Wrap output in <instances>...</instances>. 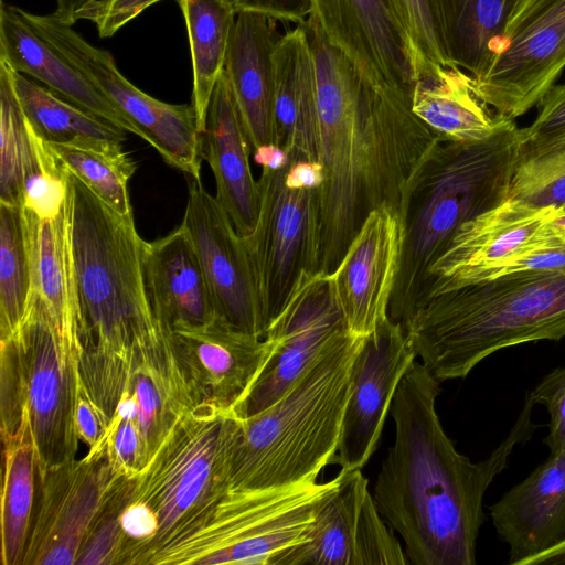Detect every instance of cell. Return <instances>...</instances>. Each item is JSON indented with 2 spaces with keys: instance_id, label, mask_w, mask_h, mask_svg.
<instances>
[{
  "instance_id": "cell-22",
  "label": "cell",
  "mask_w": 565,
  "mask_h": 565,
  "mask_svg": "<svg viewBox=\"0 0 565 565\" xmlns=\"http://www.w3.org/2000/svg\"><path fill=\"white\" fill-rule=\"evenodd\" d=\"M493 526L509 546V564L525 562L565 539V449L550 454L490 508Z\"/></svg>"
},
{
  "instance_id": "cell-18",
  "label": "cell",
  "mask_w": 565,
  "mask_h": 565,
  "mask_svg": "<svg viewBox=\"0 0 565 565\" xmlns=\"http://www.w3.org/2000/svg\"><path fill=\"white\" fill-rule=\"evenodd\" d=\"M181 225L194 244L216 313L235 327L265 338L267 324L259 310L242 236L199 179L189 177Z\"/></svg>"
},
{
  "instance_id": "cell-47",
  "label": "cell",
  "mask_w": 565,
  "mask_h": 565,
  "mask_svg": "<svg viewBox=\"0 0 565 565\" xmlns=\"http://www.w3.org/2000/svg\"><path fill=\"white\" fill-rule=\"evenodd\" d=\"M323 166L316 160H296L286 169L284 183L291 190L320 189L324 182Z\"/></svg>"
},
{
  "instance_id": "cell-30",
  "label": "cell",
  "mask_w": 565,
  "mask_h": 565,
  "mask_svg": "<svg viewBox=\"0 0 565 565\" xmlns=\"http://www.w3.org/2000/svg\"><path fill=\"white\" fill-rule=\"evenodd\" d=\"M11 77L24 117L47 143L105 152L122 150L125 130L72 104L12 68Z\"/></svg>"
},
{
  "instance_id": "cell-34",
  "label": "cell",
  "mask_w": 565,
  "mask_h": 565,
  "mask_svg": "<svg viewBox=\"0 0 565 565\" xmlns=\"http://www.w3.org/2000/svg\"><path fill=\"white\" fill-rule=\"evenodd\" d=\"M415 83L451 60L444 0H384Z\"/></svg>"
},
{
  "instance_id": "cell-31",
  "label": "cell",
  "mask_w": 565,
  "mask_h": 565,
  "mask_svg": "<svg viewBox=\"0 0 565 565\" xmlns=\"http://www.w3.org/2000/svg\"><path fill=\"white\" fill-rule=\"evenodd\" d=\"M3 482L1 492V563L22 565L33 519L36 454L25 408L19 428L1 433Z\"/></svg>"
},
{
  "instance_id": "cell-8",
  "label": "cell",
  "mask_w": 565,
  "mask_h": 565,
  "mask_svg": "<svg viewBox=\"0 0 565 565\" xmlns=\"http://www.w3.org/2000/svg\"><path fill=\"white\" fill-rule=\"evenodd\" d=\"M276 489L228 491L206 524L161 550L150 565H279L305 543L316 514L342 479Z\"/></svg>"
},
{
  "instance_id": "cell-40",
  "label": "cell",
  "mask_w": 565,
  "mask_h": 565,
  "mask_svg": "<svg viewBox=\"0 0 565 565\" xmlns=\"http://www.w3.org/2000/svg\"><path fill=\"white\" fill-rule=\"evenodd\" d=\"M132 479L124 477L96 520L77 558L78 565H119L125 535L120 515L131 497Z\"/></svg>"
},
{
  "instance_id": "cell-50",
  "label": "cell",
  "mask_w": 565,
  "mask_h": 565,
  "mask_svg": "<svg viewBox=\"0 0 565 565\" xmlns=\"http://www.w3.org/2000/svg\"><path fill=\"white\" fill-rule=\"evenodd\" d=\"M565 564V539L551 548L529 558L524 565Z\"/></svg>"
},
{
  "instance_id": "cell-9",
  "label": "cell",
  "mask_w": 565,
  "mask_h": 565,
  "mask_svg": "<svg viewBox=\"0 0 565 565\" xmlns=\"http://www.w3.org/2000/svg\"><path fill=\"white\" fill-rule=\"evenodd\" d=\"M15 341L24 408L36 454V473L76 458L75 396L78 359L62 339L42 297L32 289ZM9 339V338H8Z\"/></svg>"
},
{
  "instance_id": "cell-7",
  "label": "cell",
  "mask_w": 565,
  "mask_h": 565,
  "mask_svg": "<svg viewBox=\"0 0 565 565\" xmlns=\"http://www.w3.org/2000/svg\"><path fill=\"white\" fill-rule=\"evenodd\" d=\"M241 417L203 402L183 415L145 469L134 477L131 501L157 519V535L140 565L202 529L230 491Z\"/></svg>"
},
{
  "instance_id": "cell-16",
  "label": "cell",
  "mask_w": 565,
  "mask_h": 565,
  "mask_svg": "<svg viewBox=\"0 0 565 565\" xmlns=\"http://www.w3.org/2000/svg\"><path fill=\"white\" fill-rule=\"evenodd\" d=\"M401 322L390 317L363 338L352 366L351 391L333 465L362 469L377 448L396 390L416 361Z\"/></svg>"
},
{
  "instance_id": "cell-35",
  "label": "cell",
  "mask_w": 565,
  "mask_h": 565,
  "mask_svg": "<svg viewBox=\"0 0 565 565\" xmlns=\"http://www.w3.org/2000/svg\"><path fill=\"white\" fill-rule=\"evenodd\" d=\"M32 289L23 209L0 202V340L18 331Z\"/></svg>"
},
{
  "instance_id": "cell-23",
  "label": "cell",
  "mask_w": 565,
  "mask_h": 565,
  "mask_svg": "<svg viewBox=\"0 0 565 565\" xmlns=\"http://www.w3.org/2000/svg\"><path fill=\"white\" fill-rule=\"evenodd\" d=\"M246 137L225 72L218 77L202 132V158L216 183V200L241 236L249 235L259 212V186L253 177Z\"/></svg>"
},
{
  "instance_id": "cell-29",
  "label": "cell",
  "mask_w": 565,
  "mask_h": 565,
  "mask_svg": "<svg viewBox=\"0 0 565 565\" xmlns=\"http://www.w3.org/2000/svg\"><path fill=\"white\" fill-rule=\"evenodd\" d=\"M411 108L438 137L457 142L488 139L507 120L478 97L472 77L458 66H439L417 79Z\"/></svg>"
},
{
  "instance_id": "cell-45",
  "label": "cell",
  "mask_w": 565,
  "mask_h": 565,
  "mask_svg": "<svg viewBox=\"0 0 565 565\" xmlns=\"http://www.w3.org/2000/svg\"><path fill=\"white\" fill-rule=\"evenodd\" d=\"M533 122L521 128V147L537 143L565 129V83L554 85L539 104Z\"/></svg>"
},
{
  "instance_id": "cell-27",
  "label": "cell",
  "mask_w": 565,
  "mask_h": 565,
  "mask_svg": "<svg viewBox=\"0 0 565 565\" xmlns=\"http://www.w3.org/2000/svg\"><path fill=\"white\" fill-rule=\"evenodd\" d=\"M23 216L33 289L46 303L62 339L78 359L81 307L70 192L55 218L40 220L24 209Z\"/></svg>"
},
{
  "instance_id": "cell-17",
  "label": "cell",
  "mask_w": 565,
  "mask_h": 565,
  "mask_svg": "<svg viewBox=\"0 0 565 565\" xmlns=\"http://www.w3.org/2000/svg\"><path fill=\"white\" fill-rule=\"evenodd\" d=\"M124 393L138 407L141 472L177 422L203 403L172 328L154 313L134 335Z\"/></svg>"
},
{
  "instance_id": "cell-51",
  "label": "cell",
  "mask_w": 565,
  "mask_h": 565,
  "mask_svg": "<svg viewBox=\"0 0 565 565\" xmlns=\"http://www.w3.org/2000/svg\"><path fill=\"white\" fill-rule=\"evenodd\" d=\"M562 225L565 226V205H564V216H563V220H562Z\"/></svg>"
},
{
  "instance_id": "cell-48",
  "label": "cell",
  "mask_w": 565,
  "mask_h": 565,
  "mask_svg": "<svg viewBox=\"0 0 565 565\" xmlns=\"http://www.w3.org/2000/svg\"><path fill=\"white\" fill-rule=\"evenodd\" d=\"M254 161L265 169L282 170L290 163L289 153L277 143H266L253 150Z\"/></svg>"
},
{
  "instance_id": "cell-36",
  "label": "cell",
  "mask_w": 565,
  "mask_h": 565,
  "mask_svg": "<svg viewBox=\"0 0 565 565\" xmlns=\"http://www.w3.org/2000/svg\"><path fill=\"white\" fill-rule=\"evenodd\" d=\"M509 198L535 206L565 205V129L520 147Z\"/></svg>"
},
{
  "instance_id": "cell-19",
  "label": "cell",
  "mask_w": 565,
  "mask_h": 565,
  "mask_svg": "<svg viewBox=\"0 0 565 565\" xmlns=\"http://www.w3.org/2000/svg\"><path fill=\"white\" fill-rule=\"evenodd\" d=\"M404 239L402 217L379 207L364 220L331 273L348 330L366 337L386 320L398 276Z\"/></svg>"
},
{
  "instance_id": "cell-39",
  "label": "cell",
  "mask_w": 565,
  "mask_h": 565,
  "mask_svg": "<svg viewBox=\"0 0 565 565\" xmlns=\"http://www.w3.org/2000/svg\"><path fill=\"white\" fill-rule=\"evenodd\" d=\"M26 126L30 145L23 168L22 207L40 220H53L68 198L70 172L28 120Z\"/></svg>"
},
{
  "instance_id": "cell-1",
  "label": "cell",
  "mask_w": 565,
  "mask_h": 565,
  "mask_svg": "<svg viewBox=\"0 0 565 565\" xmlns=\"http://www.w3.org/2000/svg\"><path fill=\"white\" fill-rule=\"evenodd\" d=\"M306 26L316 65L311 160L318 189V269L332 273L367 215L390 207L404 220L415 179L440 139L411 99L371 88L316 22Z\"/></svg>"
},
{
  "instance_id": "cell-2",
  "label": "cell",
  "mask_w": 565,
  "mask_h": 565,
  "mask_svg": "<svg viewBox=\"0 0 565 565\" xmlns=\"http://www.w3.org/2000/svg\"><path fill=\"white\" fill-rule=\"evenodd\" d=\"M440 381L414 362L394 395V444L374 483L375 504L404 543L414 565H475L484 521L483 498L514 447L530 440L533 401L527 395L505 438L487 459L472 462L448 437L436 411Z\"/></svg>"
},
{
  "instance_id": "cell-11",
  "label": "cell",
  "mask_w": 565,
  "mask_h": 565,
  "mask_svg": "<svg viewBox=\"0 0 565 565\" xmlns=\"http://www.w3.org/2000/svg\"><path fill=\"white\" fill-rule=\"evenodd\" d=\"M565 70V0H518L503 45L478 97L501 119L515 120L542 102Z\"/></svg>"
},
{
  "instance_id": "cell-13",
  "label": "cell",
  "mask_w": 565,
  "mask_h": 565,
  "mask_svg": "<svg viewBox=\"0 0 565 565\" xmlns=\"http://www.w3.org/2000/svg\"><path fill=\"white\" fill-rule=\"evenodd\" d=\"M124 476L107 448L70 459L38 476L40 498L22 565H73Z\"/></svg>"
},
{
  "instance_id": "cell-10",
  "label": "cell",
  "mask_w": 565,
  "mask_h": 565,
  "mask_svg": "<svg viewBox=\"0 0 565 565\" xmlns=\"http://www.w3.org/2000/svg\"><path fill=\"white\" fill-rule=\"evenodd\" d=\"M286 169H262L256 226L242 236L267 329L300 273L318 271V190L288 189Z\"/></svg>"
},
{
  "instance_id": "cell-37",
  "label": "cell",
  "mask_w": 565,
  "mask_h": 565,
  "mask_svg": "<svg viewBox=\"0 0 565 565\" xmlns=\"http://www.w3.org/2000/svg\"><path fill=\"white\" fill-rule=\"evenodd\" d=\"M49 145L66 169L111 210L122 216L134 215L128 181L136 163L126 152Z\"/></svg>"
},
{
  "instance_id": "cell-15",
  "label": "cell",
  "mask_w": 565,
  "mask_h": 565,
  "mask_svg": "<svg viewBox=\"0 0 565 565\" xmlns=\"http://www.w3.org/2000/svg\"><path fill=\"white\" fill-rule=\"evenodd\" d=\"M342 472L339 486L319 508L307 541L279 565L409 564L361 469Z\"/></svg>"
},
{
  "instance_id": "cell-26",
  "label": "cell",
  "mask_w": 565,
  "mask_h": 565,
  "mask_svg": "<svg viewBox=\"0 0 565 565\" xmlns=\"http://www.w3.org/2000/svg\"><path fill=\"white\" fill-rule=\"evenodd\" d=\"M143 275L152 312L171 328L202 324L217 315L196 249L182 225L145 242Z\"/></svg>"
},
{
  "instance_id": "cell-49",
  "label": "cell",
  "mask_w": 565,
  "mask_h": 565,
  "mask_svg": "<svg viewBox=\"0 0 565 565\" xmlns=\"http://www.w3.org/2000/svg\"><path fill=\"white\" fill-rule=\"evenodd\" d=\"M95 0H55L54 14L64 23L74 25L76 14Z\"/></svg>"
},
{
  "instance_id": "cell-41",
  "label": "cell",
  "mask_w": 565,
  "mask_h": 565,
  "mask_svg": "<svg viewBox=\"0 0 565 565\" xmlns=\"http://www.w3.org/2000/svg\"><path fill=\"white\" fill-rule=\"evenodd\" d=\"M1 347V433H14L22 420L24 401L21 364L13 338L0 340Z\"/></svg>"
},
{
  "instance_id": "cell-4",
  "label": "cell",
  "mask_w": 565,
  "mask_h": 565,
  "mask_svg": "<svg viewBox=\"0 0 565 565\" xmlns=\"http://www.w3.org/2000/svg\"><path fill=\"white\" fill-rule=\"evenodd\" d=\"M403 327L435 379H465L502 349L565 338V269L504 275L431 296Z\"/></svg>"
},
{
  "instance_id": "cell-25",
  "label": "cell",
  "mask_w": 565,
  "mask_h": 565,
  "mask_svg": "<svg viewBox=\"0 0 565 565\" xmlns=\"http://www.w3.org/2000/svg\"><path fill=\"white\" fill-rule=\"evenodd\" d=\"M0 60L72 104L138 136L134 125L110 100L32 29L21 8L4 0H0Z\"/></svg>"
},
{
  "instance_id": "cell-6",
  "label": "cell",
  "mask_w": 565,
  "mask_h": 565,
  "mask_svg": "<svg viewBox=\"0 0 565 565\" xmlns=\"http://www.w3.org/2000/svg\"><path fill=\"white\" fill-rule=\"evenodd\" d=\"M521 142L514 120L481 141L438 140L408 194L392 320L403 324L420 303L430 266L460 226L509 198Z\"/></svg>"
},
{
  "instance_id": "cell-43",
  "label": "cell",
  "mask_w": 565,
  "mask_h": 565,
  "mask_svg": "<svg viewBox=\"0 0 565 565\" xmlns=\"http://www.w3.org/2000/svg\"><path fill=\"white\" fill-rule=\"evenodd\" d=\"M107 454L116 472L134 478L140 472V438L136 419L115 414L107 434Z\"/></svg>"
},
{
  "instance_id": "cell-3",
  "label": "cell",
  "mask_w": 565,
  "mask_h": 565,
  "mask_svg": "<svg viewBox=\"0 0 565 565\" xmlns=\"http://www.w3.org/2000/svg\"><path fill=\"white\" fill-rule=\"evenodd\" d=\"M68 192L81 307L79 373L111 418L127 384L134 335L153 317L145 241L134 215L116 213L71 172Z\"/></svg>"
},
{
  "instance_id": "cell-21",
  "label": "cell",
  "mask_w": 565,
  "mask_h": 565,
  "mask_svg": "<svg viewBox=\"0 0 565 565\" xmlns=\"http://www.w3.org/2000/svg\"><path fill=\"white\" fill-rule=\"evenodd\" d=\"M203 402L233 411L242 404L273 349L220 315L202 324L172 328Z\"/></svg>"
},
{
  "instance_id": "cell-33",
  "label": "cell",
  "mask_w": 565,
  "mask_h": 565,
  "mask_svg": "<svg viewBox=\"0 0 565 565\" xmlns=\"http://www.w3.org/2000/svg\"><path fill=\"white\" fill-rule=\"evenodd\" d=\"M518 0H444L447 42L455 65L473 81L500 56L505 28Z\"/></svg>"
},
{
  "instance_id": "cell-24",
  "label": "cell",
  "mask_w": 565,
  "mask_h": 565,
  "mask_svg": "<svg viewBox=\"0 0 565 565\" xmlns=\"http://www.w3.org/2000/svg\"><path fill=\"white\" fill-rule=\"evenodd\" d=\"M277 21L242 11L236 15L224 72L252 150L275 143L273 52Z\"/></svg>"
},
{
  "instance_id": "cell-5",
  "label": "cell",
  "mask_w": 565,
  "mask_h": 565,
  "mask_svg": "<svg viewBox=\"0 0 565 565\" xmlns=\"http://www.w3.org/2000/svg\"><path fill=\"white\" fill-rule=\"evenodd\" d=\"M363 338L350 332L338 338L276 402L241 418L230 491L315 482L333 463Z\"/></svg>"
},
{
  "instance_id": "cell-46",
  "label": "cell",
  "mask_w": 565,
  "mask_h": 565,
  "mask_svg": "<svg viewBox=\"0 0 565 565\" xmlns=\"http://www.w3.org/2000/svg\"><path fill=\"white\" fill-rule=\"evenodd\" d=\"M238 12H256L276 21L296 23L307 22L311 13V0H232Z\"/></svg>"
},
{
  "instance_id": "cell-12",
  "label": "cell",
  "mask_w": 565,
  "mask_h": 565,
  "mask_svg": "<svg viewBox=\"0 0 565 565\" xmlns=\"http://www.w3.org/2000/svg\"><path fill=\"white\" fill-rule=\"evenodd\" d=\"M345 333L331 274L301 271L268 326L265 338L273 349L235 414L244 418L271 405L322 350Z\"/></svg>"
},
{
  "instance_id": "cell-44",
  "label": "cell",
  "mask_w": 565,
  "mask_h": 565,
  "mask_svg": "<svg viewBox=\"0 0 565 565\" xmlns=\"http://www.w3.org/2000/svg\"><path fill=\"white\" fill-rule=\"evenodd\" d=\"M74 417L78 439L88 447V452L105 451L111 418L94 399L81 373L77 376Z\"/></svg>"
},
{
  "instance_id": "cell-20",
  "label": "cell",
  "mask_w": 565,
  "mask_h": 565,
  "mask_svg": "<svg viewBox=\"0 0 565 565\" xmlns=\"http://www.w3.org/2000/svg\"><path fill=\"white\" fill-rule=\"evenodd\" d=\"M309 18L371 88L411 99L414 82L384 0H311Z\"/></svg>"
},
{
  "instance_id": "cell-38",
  "label": "cell",
  "mask_w": 565,
  "mask_h": 565,
  "mask_svg": "<svg viewBox=\"0 0 565 565\" xmlns=\"http://www.w3.org/2000/svg\"><path fill=\"white\" fill-rule=\"evenodd\" d=\"M26 119L14 92L11 67L0 60V202L22 206L29 152Z\"/></svg>"
},
{
  "instance_id": "cell-14",
  "label": "cell",
  "mask_w": 565,
  "mask_h": 565,
  "mask_svg": "<svg viewBox=\"0 0 565 565\" xmlns=\"http://www.w3.org/2000/svg\"><path fill=\"white\" fill-rule=\"evenodd\" d=\"M563 216L564 206H535L508 198L466 222L430 266L419 305L475 284L487 271L525 253L551 236Z\"/></svg>"
},
{
  "instance_id": "cell-28",
  "label": "cell",
  "mask_w": 565,
  "mask_h": 565,
  "mask_svg": "<svg viewBox=\"0 0 565 565\" xmlns=\"http://www.w3.org/2000/svg\"><path fill=\"white\" fill-rule=\"evenodd\" d=\"M274 64L275 143L296 160H311L316 105V65L303 24L276 41Z\"/></svg>"
},
{
  "instance_id": "cell-42",
  "label": "cell",
  "mask_w": 565,
  "mask_h": 565,
  "mask_svg": "<svg viewBox=\"0 0 565 565\" xmlns=\"http://www.w3.org/2000/svg\"><path fill=\"white\" fill-rule=\"evenodd\" d=\"M534 404L544 405L550 415L548 434L544 444L550 454L565 449V367H558L545 375L527 394Z\"/></svg>"
},
{
  "instance_id": "cell-32",
  "label": "cell",
  "mask_w": 565,
  "mask_h": 565,
  "mask_svg": "<svg viewBox=\"0 0 565 565\" xmlns=\"http://www.w3.org/2000/svg\"><path fill=\"white\" fill-rule=\"evenodd\" d=\"M190 42L192 107L204 131L214 86L224 71L237 11L232 0H178Z\"/></svg>"
}]
</instances>
